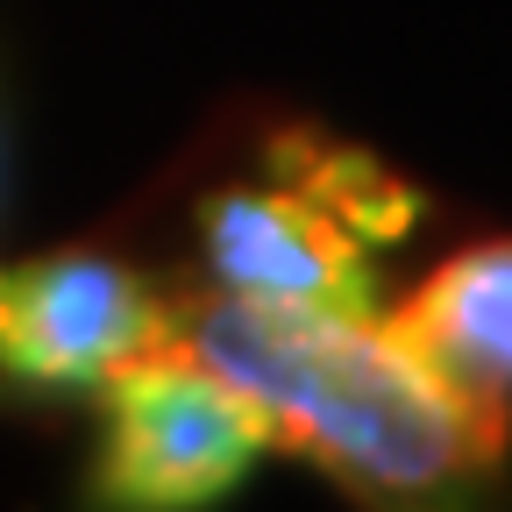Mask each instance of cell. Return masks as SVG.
<instances>
[{
    "instance_id": "cell-2",
    "label": "cell",
    "mask_w": 512,
    "mask_h": 512,
    "mask_svg": "<svg viewBox=\"0 0 512 512\" xmlns=\"http://www.w3.org/2000/svg\"><path fill=\"white\" fill-rule=\"evenodd\" d=\"M271 448L264 406L171 335L100 384L93 498L128 512H192L242 491Z\"/></svg>"
},
{
    "instance_id": "cell-6",
    "label": "cell",
    "mask_w": 512,
    "mask_h": 512,
    "mask_svg": "<svg viewBox=\"0 0 512 512\" xmlns=\"http://www.w3.org/2000/svg\"><path fill=\"white\" fill-rule=\"evenodd\" d=\"M264 171L292 178L299 192H313V200L328 207L349 235H363L370 249L413 235V221H420V192L399 171H384L370 150L335 143V136H278L264 150Z\"/></svg>"
},
{
    "instance_id": "cell-4",
    "label": "cell",
    "mask_w": 512,
    "mask_h": 512,
    "mask_svg": "<svg viewBox=\"0 0 512 512\" xmlns=\"http://www.w3.org/2000/svg\"><path fill=\"white\" fill-rule=\"evenodd\" d=\"M192 242H200L207 292L235 299L249 313H285V320L377 313L370 242L349 235L313 192H299L278 171L207 192L200 221H192Z\"/></svg>"
},
{
    "instance_id": "cell-3",
    "label": "cell",
    "mask_w": 512,
    "mask_h": 512,
    "mask_svg": "<svg viewBox=\"0 0 512 512\" xmlns=\"http://www.w3.org/2000/svg\"><path fill=\"white\" fill-rule=\"evenodd\" d=\"M178 313L143 271L100 249H43L0 264V399L100 392L114 370L164 349Z\"/></svg>"
},
{
    "instance_id": "cell-5",
    "label": "cell",
    "mask_w": 512,
    "mask_h": 512,
    "mask_svg": "<svg viewBox=\"0 0 512 512\" xmlns=\"http://www.w3.org/2000/svg\"><path fill=\"white\" fill-rule=\"evenodd\" d=\"M392 335L427 356L456 392L512 406V235L456 249L392 313Z\"/></svg>"
},
{
    "instance_id": "cell-1",
    "label": "cell",
    "mask_w": 512,
    "mask_h": 512,
    "mask_svg": "<svg viewBox=\"0 0 512 512\" xmlns=\"http://www.w3.org/2000/svg\"><path fill=\"white\" fill-rule=\"evenodd\" d=\"M178 342L264 406L271 441L377 505H456L505 470V406L456 392L392 320H285L200 299Z\"/></svg>"
}]
</instances>
